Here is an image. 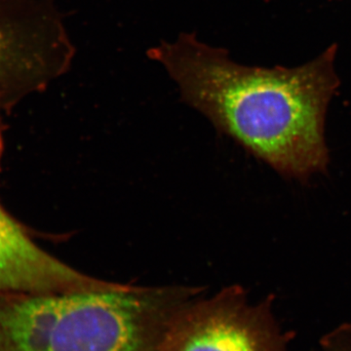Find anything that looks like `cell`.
Instances as JSON below:
<instances>
[{"instance_id":"2","label":"cell","mask_w":351,"mask_h":351,"mask_svg":"<svg viewBox=\"0 0 351 351\" xmlns=\"http://www.w3.org/2000/svg\"><path fill=\"white\" fill-rule=\"evenodd\" d=\"M202 289L121 285L86 292L0 293V351H160Z\"/></svg>"},{"instance_id":"6","label":"cell","mask_w":351,"mask_h":351,"mask_svg":"<svg viewBox=\"0 0 351 351\" xmlns=\"http://www.w3.org/2000/svg\"><path fill=\"white\" fill-rule=\"evenodd\" d=\"M323 351H351V324L332 330L321 341Z\"/></svg>"},{"instance_id":"5","label":"cell","mask_w":351,"mask_h":351,"mask_svg":"<svg viewBox=\"0 0 351 351\" xmlns=\"http://www.w3.org/2000/svg\"><path fill=\"white\" fill-rule=\"evenodd\" d=\"M110 286L49 255L0 206V293L86 292Z\"/></svg>"},{"instance_id":"1","label":"cell","mask_w":351,"mask_h":351,"mask_svg":"<svg viewBox=\"0 0 351 351\" xmlns=\"http://www.w3.org/2000/svg\"><path fill=\"white\" fill-rule=\"evenodd\" d=\"M336 48L298 68L242 66L225 50L182 32L147 56L162 64L182 101L283 177L326 172L328 105L338 88Z\"/></svg>"},{"instance_id":"7","label":"cell","mask_w":351,"mask_h":351,"mask_svg":"<svg viewBox=\"0 0 351 351\" xmlns=\"http://www.w3.org/2000/svg\"><path fill=\"white\" fill-rule=\"evenodd\" d=\"M3 114H7L5 108H4L3 101H2L1 95H0V173H1L2 158H3L4 152V126Z\"/></svg>"},{"instance_id":"3","label":"cell","mask_w":351,"mask_h":351,"mask_svg":"<svg viewBox=\"0 0 351 351\" xmlns=\"http://www.w3.org/2000/svg\"><path fill=\"white\" fill-rule=\"evenodd\" d=\"M75 53L52 0H0V95L6 113L68 73Z\"/></svg>"},{"instance_id":"4","label":"cell","mask_w":351,"mask_h":351,"mask_svg":"<svg viewBox=\"0 0 351 351\" xmlns=\"http://www.w3.org/2000/svg\"><path fill=\"white\" fill-rule=\"evenodd\" d=\"M269 297L252 304L244 289L232 286L189 302L171 323L160 351H288Z\"/></svg>"}]
</instances>
